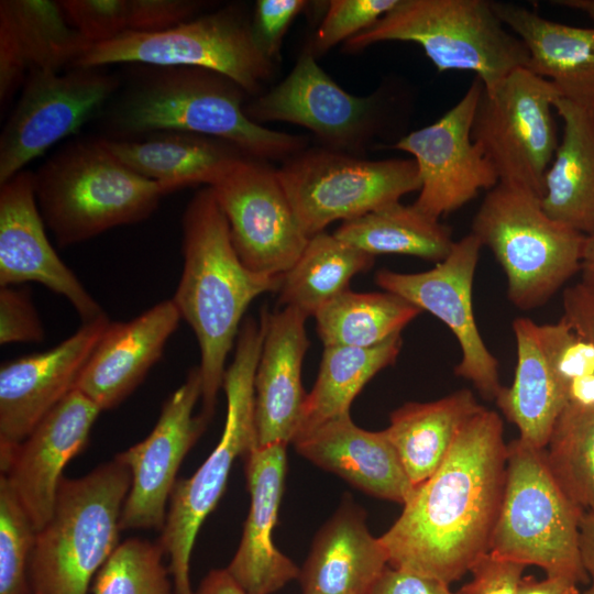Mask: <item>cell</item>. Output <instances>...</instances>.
Listing matches in <instances>:
<instances>
[{"mask_svg":"<svg viewBox=\"0 0 594 594\" xmlns=\"http://www.w3.org/2000/svg\"><path fill=\"white\" fill-rule=\"evenodd\" d=\"M292 443L307 460L372 496L404 505L415 488L385 429L364 430L350 414L323 422Z\"/></svg>","mask_w":594,"mask_h":594,"instance_id":"26","label":"cell"},{"mask_svg":"<svg viewBox=\"0 0 594 594\" xmlns=\"http://www.w3.org/2000/svg\"><path fill=\"white\" fill-rule=\"evenodd\" d=\"M264 334L263 316L260 322L243 320L222 380L227 417L220 441L195 474L178 480L173 490L158 542L168 556L174 594H195L189 571L198 531L224 492L235 459L256 447L254 378Z\"/></svg>","mask_w":594,"mask_h":594,"instance_id":"6","label":"cell"},{"mask_svg":"<svg viewBox=\"0 0 594 594\" xmlns=\"http://www.w3.org/2000/svg\"><path fill=\"white\" fill-rule=\"evenodd\" d=\"M241 262L250 271L282 276L309 238L301 230L277 169L244 156L210 186Z\"/></svg>","mask_w":594,"mask_h":594,"instance_id":"14","label":"cell"},{"mask_svg":"<svg viewBox=\"0 0 594 594\" xmlns=\"http://www.w3.org/2000/svg\"><path fill=\"white\" fill-rule=\"evenodd\" d=\"M36 530L9 484L0 476V594H32L29 561Z\"/></svg>","mask_w":594,"mask_h":594,"instance_id":"39","label":"cell"},{"mask_svg":"<svg viewBox=\"0 0 594 594\" xmlns=\"http://www.w3.org/2000/svg\"><path fill=\"white\" fill-rule=\"evenodd\" d=\"M34 594V593H33Z\"/></svg>","mask_w":594,"mask_h":594,"instance_id":"55","label":"cell"},{"mask_svg":"<svg viewBox=\"0 0 594 594\" xmlns=\"http://www.w3.org/2000/svg\"><path fill=\"white\" fill-rule=\"evenodd\" d=\"M100 411L73 389L15 448L1 471L36 531L52 518L63 470L86 447Z\"/></svg>","mask_w":594,"mask_h":594,"instance_id":"21","label":"cell"},{"mask_svg":"<svg viewBox=\"0 0 594 594\" xmlns=\"http://www.w3.org/2000/svg\"><path fill=\"white\" fill-rule=\"evenodd\" d=\"M44 328L29 289L0 287V343H38Z\"/></svg>","mask_w":594,"mask_h":594,"instance_id":"42","label":"cell"},{"mask_svg":"<svg viewBox=\"0 0 594 594\" xmlns=\"http://www.w3.org/2000/svg\"><path fill=\"white\" fill-rule=\"evenodd\" d=\"M558 88L528 68L512 72L477 102L472 140L499 182L524 186L542 198L547 170L558 148L554 101Z\"/></svg>","mask_w":594,"mask_h":594,"instance_id":"12","label":"cell"},{"mask_svg":"<svg viewBox=\"0 0 594 594\" xmlns=\"http://www.w3.org/2000/svg\"><path fill=\"white\" fill-rule=\"evenodd\" d=\"M583 513L552 475L544 449L518 438L507 446L505 488L490 552L538 565L549 576L586 583L579 544Z\"/></svg>","mask_w":594,"mask_h":594,"instance_id":"9","label":"cell"},{"mask_svg":"<svg viewBox=\"0 0 594 594\" xmlns=\"http://www.w3.org/2000/svg\"><path fill=\"white\" fill-rule=\"evenodd\" d=\"M105 67L32 70L0 135V185L61 140L76 134L119 89Z\"/></svg>","mask_w":594,"mask_h":594,"instance_id":"13","label":"cell"},{"mask_svg":"<svg viewBox=\"0 0 594 594\" xmlns=\"http://www.w3.org/2000/svg\"><path fill=\"white\" fill-rule=\"evenodd\" d=\"M371 594H461L450 590L449 584L431 576L387 565L375 583Z\"/></svg>","mask_w":594,"mask_h":594,"instance_id":"46","label":"cell"},{"mask_svg":"<svg viewBox=\"0 0 594 594\" xmlns=\"http://www.w3.org/2000/svg\"><path fill=\"white\" fill-rule=\"evenodd\" d=\"M398 0H332L316 32L311 45L306 50L316 58L340 42H346L360 32L371 28Z\"/></svg>","mask_w":594,"mask_h":594,"instance_id":"40","label":"cell"},{"mask_svg":"<svg viewBox=\"0 0 594 594\" xmlns=\"http://www.w3.org/2000/svg\"><path fill=\"white\" fill-rule=\"evenodd\" d=\"M37 207L34 172L0 185V287L35 282L66 298L82 322L103 315L47 239Z\"/></svg>","mask_w":594,"mask_h":594,"instance_id":"20","label":"cell"},{"mask_svg":"<svg viewBox=\"0 0 594 594\" xmlns=\"http://www.w3.org/2000/svg\"><path fill=\"white\" fill-rule=\"evenodd\" d=\"M136 66V76L108 112L111 139L158 131L195 133L227 141L266 162H284L307 147L302 135L251 121L244 112L249 95L222 74L198 67Z\"/></svg>","mask_w":594,"mask_h":594,"instance_id":"3","label":"cell"},{"mask_svg":"<svg viewBox=\"0 0 594 594\" xmlns=\"http://www.w3.org/2000/svg\"><path fill=\"white\" fill-rule=\"evenodd\" d=\"M481 406L470 389L428 403H406L391 414L385 429L416 487L446 460L464 424Z\"/></svg>","mask_w":594,"mask_h":594,"instance_id":"32","label":"cell"},{"mask_svg":"<svg viewBox=\"0 0 594 594\" xmlns=\"http://www.w3.org/2000/svg\"><path fill=\"white\" fill-rule=\"evenodd\" d=\"M277 174L308 238L334 221L353 220L397 202L421 185L414 160L371 161L323 146L290 156Z\"/></svg>","mask_w":594,"mask_h":594,"instance_id":"11","label":"cell"},{"mask_svg":"<svg viewBox=\"0 0 594 594\" xmlns=\"http://www.w3.org/2000/svg\"><path fill=\"white\" fill-rule=\"evenodd\" d=\"M387 565L385 547L349 497L316 535L298 579L302 594H371Z\"/></svg>","mask_w":594,"mask_h":594,"instance_id":"27","label":"cell"},{"mask_svg":"<svg viewBox=\"0 0 594 594\" xmlns=\"http://www.w3.org/2000/svg\"><path fill=\"white\" fill-rule=\"evenodd\" d=\"M182 231L184 265L172 301L199 345L201 415L209 420L246 308L260 295L278 292L282 276H266L245 267L209 186L188 202Z\"/></svg>","mask_w":594,"mask_h":594,"instance_id":"2","label":"cell"},{"mask_svg":"<svg viewBox=\"0 0 594 594\" xmlns=\"http://www.w3.org/2000/svg\"><path fill=\"white\" fill-rule=\"evenodd\" d=\"M483 84L475 77L463 97L436 122L403 136L393 146L414 156L419 195L414 205L438 219L492 189L498 176L472 140V123Z\"/></svg>","mask_w":594,"mask_h":594,"instance_id":"17","label":"cell"},{"mask_svg":"<svg viewBox=\"0 0 594 594\" xmlns=\"http://www.w3.org/2000/svg\"><path fill=\"white\" fill-rule=\"evenodd\" d=\"M195 594H248L227 569L211 570Z\"/></svg>","mask_w":594,"mask_h":594,"instance_id":"49","label":"cell"},{"mask_svg":"<svg viewBox=\"0 0 594 594\" xmlns=\"http://www.w3.org/2000/svg\"><path fill=\"white\" fill-rule=\"evenodd\" d=\"M544 455L568 497L583 512L594 510V405H565Z\"/></svg>","mask_w":594,"mask_h":594,"instance_id":"37","label":"cell"},{"mask_svg":"<svg viewBox=\"0 0 594 594\" xmlns=\"http://www.w3.org/2000/svg\"><path fill=\"white\" fill-rule=\"evenodd\" d=\"M265 317V334L255 378L256 447L293 441L306 393L301 367L309 346L307 316L293 307Z\"/></svg>","mask_w":594,"mask_h":594,"instance_id":"23","label":"cell"},{"mask_svg":"<svg viewBox=\"0 0 594 594\" xmlns=\"http://www.w3.org/2000/svg\"><path fill=\"white\" fill-rule=\"evenodd\" d=\"M586 108H588L591 110V112L593 113V116H594V98H593L592 102L590 103V106L586 107Z\"/></svg>","mask_w":594,"mask_h":594,"instance_id":"54","label":"cell"},{"mask_svg":"<svg viewBox=\"0 0 594 594\" xmlns=\"http://www.w3.org/2000/svg\"><path fill=\"white\" fill-rule=\"evenodd\" d=\"M304 0H257L251 16L252 29L264 54L276 62L283 38L294 19L308 7Z\"/></svg>","mask_w":594,"mask_h":594,"instance_id":"43","label":"cell"},{"mask_svg":"<svg viewBox=\"0 0 594 594\" xmlns=\"http://www.w3.org/2000/svg\"><path fill=\"white\" fill-rule=\"evenodd\" d=\"M164 554L160 542L124 540L96 574L92 594H174Z\"/></svg>","mask_w":594,"mask_h":594,"instance_id":"38","label":"cell"},{"mask_svg":"<svg viewBox=\"0 0 594 594\" xmlns=\"http://www.w3.org/2000/svg\"><path fill=\"white\" fill-rule=\"evenodd\" d=\"M67 21L91 45L129 32V0H61Z\"/></svg>","mask_w":594,"mask_h":594,"instance_id":"41","label":"cell"},{"mask_svg":"<svg viewBox=\"0 0 594 594\" xmlns=\"http://www.w3.org/2000/svg\"><path fill=\"white\" fill-rule=\"evenodd\" d=\"M563 121L562 140L547 170L544 212L585 237L594 235V116L565 98L554 101Z\"/></svg>","mask_w":594,"mask_h":594,"instance_id":"31","label":"cell"},{"mask_svg":"<svg viewBox=\"0 0 594 594\" xmlns=\"http://www.w3.org/2000/svg\"><path fill=\"white\" fill-rule=\"evenodd\" d=\"M46 228L62 248L148 218L169 194L120 162L100 139L73 141L34 173Z\"/></svg>","mask_w":594,"mask_h":594,"instance_id":"4","label":"cell"},{"mask_svg":"<svg viewBox=\"0 0 594 594\" xmlns=\"http://www.w3.org/2000/svg\"><path fill=\"white\" fill-rule=\"evenodd\" d=\"M180 319L176 306L168 299L130 321H110L75 388L101 410L116 407L161 359Z\"/></svg>","mask_w":594,"mask_h":594,"instance_id":"24","label":"cell"},{"mask_svg":"<svg viewBox=\"0 0 594 594\" xmlns=\"http://www.w3.org/2000/svg\"><path fill=\"white\" fill-rule=\"evenodd\" d=\"M421 312L395 294L356 293L349 288L314 318L323 346L369 348L402 333Z\"/></svg>","mask_w":594,"mask_h":594,"instance_id":"36","label":"cell"},{"mask_svg":"<svg viewBox=\"0 0 594 594\" xmlns=\"http://www.w3.org/2000/svg\"><path fill=\"white\" fill-rule=\"evenodd\" d=\"M552 3L583 11L594 20V0H559Z\"/></svg>","mask_w":594,"mask_h":594,"instance_id":"52","label":"cell"},{"mask_svg":"<svg viewBox=\"0 0 594 594\" xmlns=\"http://www.w3.org/2000/svg\"><path fill=\"white\" fill-rule=\"evenodd\" d=\"M402 345V333H397L369 348L323 346L318 376L306 395L293 441L350 414L353 399L378 372L395 363Z\"/></svg>","mask_w":594,"mask_h":594,"instance_id":"33","label":"cell"},{"mask_svg":"<svg viewBox=\"0 0 594 594\" xmlns=\"http://www.w3.org/2000/svg\"><path fill=\"white\" fill-rule=\"evenodd\" d=\"M507 464L504 427L483 407L461 428L446 460L417 485L380 537L393 568L448 584L490 552Z\"/></svg>","mask_w":594,"mask_h":594,"instance_id":"1","label":"cell"},{"mask_svg":"<svg viewBox=\"0 0 594 594\" xmlns=\"http://www.w3.org/2000/svg\"><path fill=\"white\" fill-rule=\"evenodd\" d=\"M518 594H580V591L576 583L564 578L547 575L538 580L534 576H522Z\"/></svg>","mask_w":594,"mask_h":594,"instance_id":"48","label":"cell"},{"mask_svg":"<svg viewBox=\"0 0 594 594\" xmlns=\"http://www.w3.org/2000/svg\"><path fill=\"white\" fill-rule=\"evenodd\" d=\"M525 564L487 552L471 568L461 594H518Z\"/></svg>","mask_w":594,"mask_h":594,"instance_id":"45","label":"cell"},{"mask_svg":"<svg viewBox=\"0 0 594 594\" xmlns=\"http://www.w3.org/2000/svg\"><path fill=\"white\" fill-rule=\"evenodd\" d=\"M244 112L261 125L274 121L300 125L321 146L360 156L376 130L380 101L375 95L345 91L304 50L290 73L270 91L246 101Z\"/></svg>","mask_w":594,"mask_h":594,"instance_id":"16","label":"cell"},{"mask_svg":"<svg viewBox=\"0 0 594 594\" xmlns=\"http://www.w3.org/2000/svg\"><path fill=\"white\" fill-rule=\"evenodd\" d=\"M90 43L67 21L58 1H0V101L7 103L32 70L73 66Z\"/></svg>","mask_w":594,"mask_h":594,"instance_id":"25","label":"cell"},{"mask_svg":"<svg viewBox=\"0 0 594 594\" xmlns=\"http://www.w3.org/2000/svg\"><path fill=\"white\" fill-rule=\"evenodd\" d=\"M204 6L197 0H129V32L168 30L195 18Z\"/></svg>","mask_w":594,"mask_h":594,"instance_id":"44","label":"cell"},{"mask_svg":"<svg viewBox=\"0 0 594 594\" xmlns=\"http://www.w3.org/2000/svg\"><path fill=\"white\" fill-rule=\"evenodd\" d=\"M110 323L106 314L82 322L54 348L6 362L0 369V468L73 389Z\"/></svg>","mask_w":594,"mask_h":594,"instance_id":"19","label":"cell"},{"mask_svg":"<svg viewBox=\"0 0 594 594\" xmlns=\"http://www.w3.org/2000/svg\"><path fill=\"white\" fill-rule=\"evenodd\" d=\"M579 544L584 569L594 580V510L584 512L581 517Z\"/></svg>","mask_w":594,"mask_h":594,"instance_id":"50","label":"cell"},{"mask_svg":"<svg viewBox=\"0 0 594 594\" xmlns=\"http://www.w3.org/2000/svg\"><path fill=\"white\" fill-rule=\"evenodd\" d=\"M130 471L116 459L78 479L63 477L52 518L29 561L32 594H87L118 547Z\"/></svg>","mask_w":594,"mask_h":594,"instance_id":"5","label":"cell"},{"mask_svg":"<svg viewBox=\"0 0 594 594\" xmlns=\"http://www.w3.org/2000/svg\"><path fill=\"white\" fill-rule=\"evenodd\" d=\"M333 234L374 256L403 254L435 263L444 260L454 244L449 227L400 201L344 221Z\"/></svg>","mask_w":594,"mask_h":594,"instance_id":"35","label":"cell"},{"mask_svg":"<svg viewBox=\"0 0 594 594\" xmlns=\"http://www.w3.org/2000/svg\"><path fill=\"white\" fill-rule=\"evenodd\" d=\"M472 233L494 254L508 299L521 310L544 305L580 271L586 238L551 219L539 195L507 182L486 193Z\"/></svg>","mask_w":594,"mask_h":594,"instance_id":"8","label":"cell"},{"mask_svg":"<svg viewBox=\"0 0 594 594\" xmlns=\"http://www.w3.org/2000/svg\"><path fill=\"white\" fill-rule=\"evenodd\" d=\"M375 256L337 238L320 232L309 238L295 264L282 275L278 289L283 307H293L307 317L349 289L351 279L369 271Z\"/></svg>","mask_w":594,"mask_h":594,"instance_id":"34","label":"cell"},{"mask_svg":"<svg viewBox=\"0 0 594 594\" xmlns=\"http://www.w3.org/2000/svg\"><path fill=\"white\" fill-rule=\"evenodd\" d=\"M201 394L202 382L196 366L165 400L151 433L114 458L131 474L120 529L162 530L164 527L178 469L208 422L201 414L194 415Z\"/></svg>","mask_w":594,"mask_h":594,"instance_id":"18","label":"cell"},{"mask_svg":"<svg viewBox=\"0 0 594 594\" xmlns=\"http://www.w3.org/2000/svg\"><path fill=\"white\" fill-rule=\"evenodd\" d=\"M386 41L414 42L439 73L473 72L484 88L527 68L529 59L524 43L487 0H398L375 24L348 40L344 50L359 52Z\"/></svg>","mask_w":594,"mask_h":594,"instance_id":"7","label":"cell"},{"mask_svg":"<svg viewBox=\"0 0 594 594\" xmlns=\"http://www.w3.org/2000/svg\"><path fill=\"white\" fill-rule=\"evenodd\" d=\"M580 271L582 280L594 286V235L585 238Z\"/></svg>","mask_w":594,"mask_h":594,"instance_id":"51","label":"cell"},{"mask_svg":"<svg viewBox=\"0 0 594 594\" xmlns=\"http://www.w3.org/2000/svg\"><path fill=\"white\" fill-rule=\"evenodd\" d=\"M517 363L510 387H502L497 406L519 430V439L546 449L557 419L568 403L566 385L559 373L541 324L519 317L513 322Z\"/></svg>","mask_w":594,"mask_h":594,"instance_id":"29","label":"cell"},{"mask_svg":"<svg viewBox=\"0 0 594 594\" xmlns=\"http://www.w3.org/2000/svg\"><path fill=\"white\" fill-rule=\"evenodd\" d=\"M481 248L471 232L454 241L449 255L432 268L419 273L382 268L375 274V283L441 320L460 344L461 360L455 374L470 381L485 398L495 399L503 387L498 362L480 334L472 302Z\"/></svg>","mask_w":594,"mask_h":594,"instance_id":"15","label":"cell"},{"mask_svg":"<svg viewBox=\"0 0 594 594\" xmlns=\"http://www.w3.org/2000/svg\"><path fill=\"white\" fill-rule=\"evenodd\" d=\"M101 140L125 166L169 193L194 185L210 186L233 163L248 156L227 141L177 131Z\"/></svg>","mask_w":594,"mask_h":594,"instance_id":"30","label":"cell"},{"mask_svg":"<svg viewBox=\"0 0 594 594\" xmlns=\"http://www.w3.org/2000/svg\"><path fill=\"white\" fill-rule=\"evenodd\" d=\"M286 448L283 442L254 447L244 457L250 509L227 570L248 594H272L299 578L300 569L272 539L284 490Z\"/></svg>","mask_w":594,"mask_h":594,"instance_id":"22","label":"cell"},{"mask_svg":"<svg viewBox=\"0 0 594 594\" xmlns=\"http://www.w3.org/2000/svg\"><path fill=\"white\" fill-rule=\"evenodd\" d=\"M491 4L503 24L526 46L527 68L551 81L562 98L588 107L594 98V28L551 21L512 2Z\"/></svg>","mask_w":594,"mask_h":594,"instance_id":"28","label":"cell"},{"mask_svg":"<svg viewBox=\"0 0 594 594\" xmlns=\"http://www.w3.org/2000/svg\"><path fill=\"white\" fill-rule=\"evenodd\" d=\"M563 318L594 346V286L581 280L563 290Z\"/></svg>","mask_w":594,"mask_h":594,"instance_id":"47","label":"cell"},{"mask_svg":"<svg viewBox=\"0 0 594 594\" xmlns=\"http://www.w3.org/2000/svg\"><path fill=\"white\" fill-rule=\"evenodd\" d=\"M584 594H594V580H592L590 588Z\"/></svg>","mask_w":594,"mask_h":594,"instance_id":"53","label":"cell"},{"mask_svg":"<svg viewBox=\"0 0 594 594\" xmlns=\"http://www.w3.org/2000/svg\"><path fill=\"white\" fill-rule=\"evenodd\" d=\"M113 64L205 68L227 76L254 97L275 67L255 40L251 18L239 4L196 15L161 32H125L91 45L72 67Z\"/></svg>","mask_w":594,"mask_h":594,"instance_id":"10","label":"cell"}]
</instances>
